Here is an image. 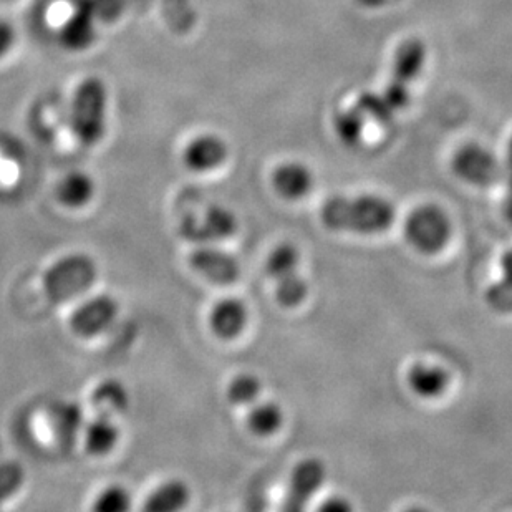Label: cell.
Here are the masks:
<instances>
[{
    "label": "cell",
    "instance_id": "12",
    "mask_svg": "<svg viewBox=\"0 0 512 512\" xmlns=\"http://www.w3.org/2000/svg\"><path fill=\"white\" fill-rule=\"evenodd\" d=\"M249 324V309L237 297H224L213 305L209 312V329L218 339H237Z\"/></svg>",
    "mask_w": 512,
    "mask_h": 512
},
{
    "label": "cell",
    "instance_id": "10",
    "mask_svg": "<svg viewBox=\"0 0 512 512\" xmlns=\"http://www.w3.org/2000/svg\"><path fill=\"white\" fill-rule=\"evenodd\" d=\"M189 264L199 276L214 284L229 285L241 277V266L231 252L203 244L191 252Z\"/></svg>",
    "mask_w": 512,
    "mask_h": 512
},
{
    "label": "cell",
    "instance_id": "11",
    "mask_svg": "<svg viewBox=\"0 0 512 512\" xmlns=\"http://www.w3.org/2000/svg\"><path fill=\"white\" fill-rule=\"evenodd\" d=\"M229 156L228 143L214 133H201L189 141L183 151V163L193 173L218 170Z\"/></svg>",
    "mask_w": 512,
    "mask_h": 512
},
{
    "label": "cell",
    "instance_id": "23",
    "mask_svg": "<svg viewBox=\"0 0 512 512\" xmlns=\"http://www.w3.org/2000/svg\"><path fill=\"white\" fill-rule=\"evenodd\" d=\"M367 116L363 115L357 107L340 110L334 116V131L342 145L348 148H357L365 136Z\"/></svg>",
    "mask_w": 512,
    "mask_h": 512
},
{
    "label": "cell",
    "instance_id": "34",
    "mask_svg": "<svg viewBox=\"0 0 512 512\" xmlns=\"http://www.w3.org/2000/svg\"><path fill=\"white\" fill-rule=\"evenodd\" d=\"M499 267H501V279L512 284V249L504 252Z\"/></svg>",
    "mask_w": 512,
    "mask_h": 512
},
{
    "label": "cell",
    "instance_id": "9",
    "mask_svg": "<svg viewBox=\"0 0 512 512\" xmlns=\"http://www.w3.org/2000/svg\"><path fill=\"white\" fill-rule=\"evenodd\" d=\"M92 0H78L58 30V40L68 52H85L97 39V20Z\"/></svg>",
    "mask_w": 512,
    "mask_h": 512
},
{
    "label": "cell",
    "instance_id": "13",
    "mask_svg": "<svg viewBox=\"0 0 512 512\" xmlns=\"http://www.w3.org/2000/svg\"><path fill=\"white\" fill-rule=\"evenodd\" d=\"M271 184L279 198L300 201L314 188V173L300 161H284L272 171Z\"/></svg>",
    "mask_w": 512,
    "mask_h": 512
},
{
    "label": "cell",
    "instance_id": "7",
    "mask_svg": "<svg viewBox=\"0 0 512 512\" xmlns=\"http://www.w3.org/2000/svg\"><path fill=\"white\" fill-rule=\"evenodd\" d=\"M327 478L325 464L317 458L302 459L295 464L289 478V488L285 494L284 511H302L312 501L315 494L319 493Z\"/></svg>",
    "mask_w": 512,
    "mask_h": 512
},
{
    "label": "cell",
    "instance_id": "21",
    "mask_svg": "<svg viewBox=\"0 0 512 512\" xmlns=\"http://www.w3.org/2000/svg\"><path fill=\"white\" fill-rule=\"evenodd\" d=\"M284 410L274 401H261L252 406L247 413L246 425L252 435L269 438L281 431L284 426Z\"/></svg>",
    "mask_w": 512,
    "mask_h": 512
},
{
    "label": "cell",
    "instance_id": "28",
    "mask_svg": "<svg viewBox=\"0 0 512 512\" xmlns=\"http://www.w3.org/2000/svg\"><path fill=\"white\" fill-rule=\"evenodd\" d=\"M25 469L17 461L0 464V504L12 498L24 484Z\"/></svg>",
    "mask_w": 512,
    "mask_h": 512
},
{
    "label": "cell",
    "instance_id": "31",
    "mask_svg": "<svg viewBox=\"0 0 512 512\" xmlns=\"http://www.w3.org/2000/svg\"><path fill=\"white\" fill-rule=\"evenodd\" d=\"M503 178L506 181V196L503 201V214L506 221L512 226V136L509 140L506 160L503 165Z\"/></svg>",
    "mask_w": 512,
    "mask_h": 512
},
{
    "label": "cell",
    "instance_id": "17",
    "mask_svg": "<svg viewBox=\"0 0 512 512\" xmlns=\"http://www.w3.org/2000/svg\"><path fill=\"white\" fill-rule=\"evenodd\" d=\"M95 415L120 416L130 408L131 397L125 383L116 378H107L93 388L90 395Z\"/></svg>",
    "mask_w": 512,
    "mask_h": 512
},
{
    "label": "cell",
    "instance_id": "6",
    "mask_svg": "<svg viewBox=\"0 0 512 512\" xmlns=\"http://www.w3.org/2000/svg\"><path fill=\"white\" fill-rule=\"evenodd\" d=\"M237 229H239V221L236 214L229 208L214 204L206 208L203 216H196V214L184 216L179 224V236L191 244L203 246V244L231 239Z\"/></svg>",
    "mask_w": 512,
    "mask_h": 512
},
{
    "label": "cell",
    "instance_id": "16",
    "mask_svg": "<svg viewBox=\"0 0 512 512\" xmlns=\"http://www.w3.org/2000/svg\"><path fill=\"white\" fill-rule=\"evenodd\" d=\"M121 431L110 416L95 415L83 426V443L88 455L107 456L120 443Z\"/></svg>",
    "mask_w": 512,
    "mask_h": 512
},
{
    "label": "cell",
    "instance_id": "24",
    "mask_svg": "<svg viewBox=\"0 0 512 512\" xmlns=\"http://www.w3.org/2000/svg\"><path fill=\"white\" fill-rule=\"evenodd\" d=\"M261 378L251 372L237 373L226 388V398L231 405L247 406L256 403L261 395Z\"/></svg>",
    "mask_w": 512,
    "mask_h": 512
},
{
    "label": "cell",
    "instance_id": "18",
    "mask_svg": "<svg viewBox=\"0 0 512 512\" xmlns=\"http://www.w3.org/2000/svg\"><path fill=\"white\" fill-rule=\"evenodd\" d=\"M97 184L85 171H70L57 184V198L68 209H80L95 198Z\"/></svg>",
    "mask_w": 512,
    "mask_h": 512
},
{
    "label": "cell",
    "instance_id": "4",
    "mask_svg": "<svg viewBox=\"0 0 512 512\" xmlns=\"http://www.w3.org/2000/svg\"><path fill=\"white\" fill-rule=\"evenodd\" d=\"M403 234L411 249L423 256H435L450 242V216L436 204H421L408 214Z\"/></svg>",
    "mask_w": 512,
    "mask_h": 512
},
{
    "label": "cell",
    "instance_id": "1",
    "mask_svg": "<svg viewBox=\"0 0 512 512\" xmlns=\"http://www.w3.org/2000/svg\"><path fill=\"white\" fill-rule=\"evenodd\" d=\"M320 219L330 231L373 236L392 228L395 206L375 194H362L355 198L334 196L325 201Z\"/></svg>",
    "mask_w": 512,
    "mask_h": 512
},
{
    "label": "cell",
    "instance_id": "5",
    "mask_svg": "<svg viewBox=\"0 0 512 512\" xmlns=\"http://www.w3.org/2000/svg\"><path fill=\"white\" fill-rule=\"evenodd\" d=\"M451 166L463 183L474 188H491L503 179V165L499 163L498 156L479 143L459 146Z\"/></svg>",
    "mask_w": 512,
    "mask_h": 512
},
{
    "label": "cell",
    "instance_id": "3",
    "mask_svg": "<svg viewBox=\"0 0 512 512\" xmlns=\"http://www.w3.org/2000/svg\"><path fill=\"white\" fill-rule=\"evenodd\" d=\"M98 277L97 262L85 252L60 257L44 272L45 294L50 302L62 304L85 294Z\"/></svg>",
    "mask_w": 512,
    "mask_h": 512
},
{
    "label": "cell",
    "instance_id": "29",
    "mask_svg": "<svg viewBox=\"0 0 512 512\" xmlns=\"http://www.w3.org/2000/svg\"><path fill=\"white\" fill-rule=\"evenodd\" d=\"M486 302L489 307L498 314H512V284L504 279H499L493 285H489L486 292Z\"/></svg>",
    "mask_w": 512,
    "mask_h": 512
},
{
    "label": "cell",
    "instance_id": "32",
    "mask_svg": "<svg viewBox=\"0 0 512 512\" xmlns=\"http://www.w3.org/2000/svg\"><path fill=\"white\" fill-rule=\"evenodd\" d=\"M15 39H17V35H15L14 27L9 22L0 20V58H4L10 50L14 49Z\"/></svg>",
    "mask_w": 512,
    "mask_h": 512
},
{
    "label": "cell",
    "instance_id": "14",
    "mask_svg": "<svg viewBox=\"0 0 512 512\" xmlns=\"http://www.w3.org/2000/svg\"><path fill=\"white\" fill-rule=\"evenodd\" d=\"M406 383L411 393L421 400H438L450 388L451 377L446 368L433 363H415L408 370Z\"/></svg>",
    "mask_w": 512,
    "mask_h": 512
},
{
    "label": "cell",
    "instance_id": "15",
    "mask_svg": "<svg viewBox=\"0 0 512 512\" xmlns=\"http://www.w3.org/2000/svg\"><path fill=\"white\" fill-rule=\"evenodd\" d=\"M426 60H428V47L423 40L416 37L403 40L393 52V80L411 85L425 70Z\"/></svg>",
    "mask_w": 512,
    "mask_h": 512
},
{
    "label": "cell",
    "instance_id": "27",
    "mask_svg": "<svg viewBox=\"0 0 512 512\" xmlns=\"http://www.w3.org/2000/svg\"><path fill=\"white\" fill-rule=\"evenodd\" d=\"M355 107L367 118L380 121V123H388L395 116V110L388 105L382 93H360Z\"/></svg>",
    "mask_w": 512,
    "mask_h": 512
},
{
    "label": "cell",
    "instance_id": "22",
    "mask_svg": "<svg viewBox=\"0 0 512 512\" xmlns=\"http://www.w3.org/2000/svg\"><path fill=\"white\" fill-rule=\"evenodd\" d=\"M272 281L277 304L284 309H297L309 297V282L305 281L304 276H300L299 269L284 272Z\"/></svg>",
    "mask_w": 512,
    "mask_h": 512
},
{
    "label": "cell",
    "instance_id": "20",
    "mask_svg": "<svg viewBox=\"0 0 512 512\" xmlns=\"http://www.w3.org/2000/svg\"><path fill=\"white\" fill-rule=\"evenodd\" d=\"M83 411L75 403L62 401L50 408V428L62 445H72L82 431Z\"/></svg>",
    "mask_w": 512,
    "mask_h": 512
},
{
    "label": "cell",
    "instance_id": "19",
    "mask_svg": "<svg viewBox=\"0 0 512 512\" xmlns=\"http://www.w3.org/2000/svg\"><path fill=\"white\" fill-rule=\"evenodd\" d=\"M191 499V489L183 479H168L148 496L143 509L146 512H176L186 508Z\"/></svg>",
    "mask_w": 512,
    "mask_h": 512
},
{
    "label": "cell",
    "instance_id": "8",
    "mask_svg": "<svg viewBox=\"0 0 512 512\" xmlns=\"http://www.w3.org/2000/svg\"><path fill=\"white\" fill-rule=\"evenodd\" d=\"M118 315V304L112 295H95L78 305L70 315V329L82 339H92L112 327Z\"/></svg>",
    "mask_w": 512,
    "mask_h": 512
},
{
    "label": "cell",
    "instance_id": "25",
    "mask_svg": "<svg viewBox=\"0 0 512 512\" xmlns=\"http://www.w3.org/2000/svg\"><path fill=\"white\" fill-rule=\"evenodd\" d=\"M300 254L297 247L290 242H282L279 246L272 249L271 254L267 257L266 269L271 279L281 276L284 272L299 269Z\"/></svg>",
    "mask_w": 512,
    "mask_h": 512
},
{
    "label": "cell",
    "instance_id": "2",
    "mask_svg": "<svg viewBox=\"0 0 512 512\" xmlns=\"http://www.w3.org/2000/svg\"><path fill=\"white\" fill-rule=\"evenodd\" d=\"M108 100V88L102 78L88 77L78 83L70 107V128L80 145L92 148L105 138Z\"/></svg>",
    "mask_w": 512,
    "mask_h": 512
},
{
    "label": "cell",
    "instance_id": "30",
    "mask_svg": "<svg viewBox=\"0 0 512 512\" xmlns=\"http://www.w3.org/2000/svg\"><path fill=\"white\" fill-rule=\"evenodd\" d=\"M382 95L395 112L403 110L411 100L408 85L398 82V80H393V78L385 85V88H383Z\"/></svg>",
    "mask_w": 512,
    "mask_h": 512
},
{
    "label": "cell",
    "instance_id": "26",
    "mask_svg": "<svg viewBox=\"0 0 512 512\" xmlns=\"http://www.w3.org/2000/svg\"><path fill=\"white\" fill-rule=\"evenodd\" d=\"M131 493L121 484H112L98 494L92 509L97 512H126L130 511Z\"/></svg>",
    "mask_w": 512,
    "mask_h": 512
},
{
    "label": "cell",
    "instance_id": "33",
    "mask_svg": "<svg viewBox=\"0 0 512 512\" xmlns=\"http://www.w3.org/2000/svg\"><path fill=\"white\" fill-rule=\"evenodd\" d=\"M319 509L324 512H348L352 511V506H350L347 499L330 498Z\"/></svg>",
    "mask_w": 512,
    "mask_h": 512
}]
</instances>
